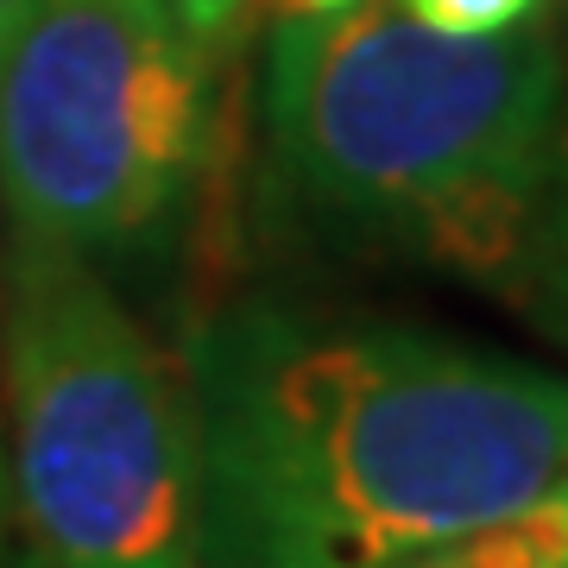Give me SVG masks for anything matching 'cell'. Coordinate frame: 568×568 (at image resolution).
<instances>
[{"mask_svg": "<svg viewBox=\"0 0 568 568\" xmlns=\"http://www.w3.org/2000/svg\"><path fill=\"white\" fill-rule=\"evenodd\" d=\"M196 568H398L568 474V373L429 328L227 304L183 328Z\"/></svg>", "mask_w": 568, "mask_h": 568, "instance_id": "obj_1", "label": "cell"}, {"mask_svg": "<svg viewBox=\"0 0 568 568\" xmlns=\"http://www.w3.org/2000/svg\"><path fill=\"white\" fill-rule=\"evenodd\" d=\"M568 95V39L537 13L455 39L398 0L284 13L260 51V133L316 222L467 278L518 272Z\"/></svg>", "mask_w": 568, "mask_h": 568, "instance_id": "obj_2", "label": "cell"}, {"mask_svg": "<svg viewBox=\"0 0 568 568\" xmlns=\"http://www.w3.org/2000/svg\"><path fill=\"white\" fill-rule=\"evenodd\" d=\"M0 448L39 568H196V436L164 361L102 265L7 241Z\"/></svg>", "mask_w": 568, "mask_h": 568, "instance_id": "obj_3", "label": "cell"}, {"mask_svg": "<svg viewBox=\"0 0 568 568\" xmlns=\"http://www.w3.org/2000/svg\"><path fill=\"white\" fill-rule=\"evenodd\" d=\"M222 63L171 0H26L0 39V209L114 260L171 241L215 159Z\"/></svg>", "mask_w": 568, "mask_h": 568, "instance_id": "obj_4", "label": "cell"}, {"mask_svg": "<svg viewBox=\"0 0 568 568\" xmlns=\"http://www.w3.org/2000/svg\"><path fill=\"white\" fill-rule=\"evenodd\" d=\"M398 568H568V474L525 511L493 518V525L424 549Z\"/></svg>", "mask_w": 568, "mask_h": 568, "instance_id": "obj_5", "label": "cell"}, {"mask_svg": "<svg viewBox=\"0 0 568 568\" xmlns=\"http://www.w3.org/2000/svg\"><path fill=\"white\" fill-rule=\"evenodd\" d=\"M511 284L537 304V316L556 335H568V95H562V121H556V145H549L544 196H537Z\"/></svg>", "mask_w": 568, "mask_h": 568, "instance_id": "obj_6", "label": "cell"}, {"mask_svg": "<svg viewBox=\"0 0 568 568\" xmlns=\"http://www.w3.org/2000/svg\"><path fill=\"white\" fill-rule=\"evenodd\" d=\"M410 20L455 32V39H493L511 26H530L537 13H549V0H398Z\"/></svg>", "mask_w": 568, "mask_h": 568, "instance_id": "obj_7", "label": "cell"}, {"mask_svg": "<svg viewBox=\"0 0 568 568\" xmlns=\"http://www.w3.org/2000/svg\"><path fill=\"white\" fill-rule=\"evenodd\" d=\"M265 0H171V13L183 20V32L203 44L209 63H227L246 44L253 20H260Z\"/></svg>", "mask_w": 568, "mask_h": 568, "instance_id": "obj_8", "label": "cell"}, {"mask_svg": "<svg viewBox=\"0 0 568 568\" xmlns=\"http://www.w3.org/2000/svg\"><path fill=\"white\" fill-rule=\"evenodd\" d=\"M0 568H39L26 549L20 511H13V480H7V448H0Z\"/></svg>", "mask_w": 568, "mask_h": 568, "instance_id": "obj_9", "label": "cell"}, {"mask_svg": "<svg viewBox=\"0 0 568 568\" xmlns=\"http://www.w3.org/2000/svg\"><path fill=\"white\" fill-rule=\"evenodd\" d=\"M342 7H361V0H284V13H342Z\"/></svg>", "mask_w": 568, "mask_h": 568, "instance_id": "obj_10", "label": "cell"}, {"mask_svg": "<svg viewBox=\"0 0 568 568\" xmlns=\"http://www.w3.org/2000/svg\"><path fill=\"white\" fill-rule=\"evenodd\" d=\"M20 7H26V0H0V39H7V26L20 20Z\"/></svg>", "mask_w": 568, "mask_h": 568, "instance_id": "obj_11", "label": "cell"}]
</instances>
